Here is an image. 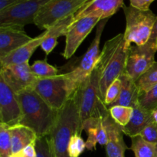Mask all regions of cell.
<instances>
[{"label":"cell","mask_w":157,"mask_h":157,"mask_svg":"<svg viewBox=\"0 0 157 157\" xmlns=\"http://www.w3.org/2000/svg\"><path fill=\"white\" fill-rule=\"evenodd\" d=\"M104 124L108 135V142L106 147L107 157H125V152L129 147L124 140V132L110 114L104 117Z\"/></svg>","instance_id":"16"},{"label":"cell","mask_w":157,"mask_h":157,"mask_svg":"<svg viewBox=\"0 0 157 157\" xmlns=\"http://www.w3.org/2000/svg\"><path fill=\"white\" fill-rule=\"evenodd\" d=\"M21 119L18 94L0 77V123L13 127L19 124Z\"/></svg>","instance_id":"13"},{"label":"cell","mask_w":157,"mask_h":157,"mask_svg":"<svg viewBox=\"0 0 157 157\" xmlns=\"http://www.w3.org/2000/svg\"><path fill=\"white\" fill-rule=\"evenodd\" d=\"M148 41L151 43V44L157 49V17L156 21H155L154 25H153V30H152L151 36H150Z\"/></svg>","instance_id":"36"},{"label":"cell","mask_w":157,"mask_h":157,"mask_svg":"<svg viewBox=\"0 0 157 157\" xmlns=\"http://www.w3.org/2000/svg\"><path fill=\"white\" fill-rule=\"evenodd\" d=\"M90 1H92V0H88V1H87V2H90ZM85 4H86V3H85ZM85 4H84V5H85Z\"/></svg>","instance_id":"39"},{"label":"cell","mask_w":157,"mask_h":157,"mask_svg":"<svg viewBox=\"0 0 157 157\" xmlns=\"http://www.w3.org/2000/svg\"><path fill=\"white\" fill-rule=\"evenodd\" d=\"M152 114H153V121H154V122L157 124V110H155V111H153V113H152Z\"/></svg>","instance_id":"37"},{"label":"cell","mask_w":157,"mask_h":157,"mask_svg":"<svg viewBox=\"0 0 157 157\" xmlns=\"http://www.w3.org/2000/svg\"><path fill=\"white\" fill-rule=\"evenodd\" d=\"M155 0H130V6L140 10H150V6Z\"/></svg>","instance_id":"33"},{"label":"cell","mask_w":157,"mask_h":157,"mask_svg":"<svg viewBox=\"0 0 157 157\" xmlns=\"http://www.w3.org/2000/svg\"><path fill=\"white\" fill-rule=\"evenodd\" d=\"M0 77L16 94L27 89H33L38 78L32 73L29 61L1 67Z\"/></svg>","instance_id":"11"},{"label":"cell","mask_w":157,"mask_h":157,"mask_svg":"<svg viewBox=\"0 0 157 157\" xmlns=\"http://www.w3.org/2000/svg\"><path fill=\"white\" fill-rule=\"evenodd\" d=\"M79 86L68 72L38 78L33 89L51 107L59 110Z\"/></svg>","instance_id":"4"},{"label":"cell","mask_w":157,"mask_h":157,"mask_svg":"<svg viewBox=\"0 0 157 157\" xmlns=\"http://www.w3.org/2000/svg\"><path fill=\"white\" fill-rule=\"evenodd\" d=\"M18 157H36V149L35 143L31 144L25 147L22 150L17 153Z\"/></svg>","instance_id":"34"},{"label":"cell","mask_w":157,"mask_h":157,"mask_svg":"<svg viewBox=\"0 0 157 157\" xmlns=\"http://www.w3.org/2000/svg\"><path fill=\"white\" fill-rule=\"evenodd\" d=\"M24 0H0V12L18 4Z\"/></svg>","instance_id":"35"},{"label":"cell","mask_w":157,"mask_h":157,"mask_svg":"<svg viewBox=\"0 0 157 157\" xmlns=\"http://www.w3.org/2000/svg\"><path fill=\"white\" fill-rule=\"evenodd\" d=\"M32 39L25 33L24 28L0 26V58L9 55Z\"/></svg>","instance_id":"15"},{"label":"cell","mask_w":157,"mask_h":157,"mask_svg":"<svg viewBox=\"0 0 157 157\" xmlns=\"http://www.w3.org/2000/svg\"><path fill=\"white\" fill-rule=\"evenodd\" d=\"M36 157H56L48 136L38 137L35 142Z\"/></svg>","instance_id":"29"},{"label":"cell","mask_w":157,"mask_h":157,"mask_svg":"<svg viewBox=\"0 0 157 157\" xmlns=\"http://www.w3.org/2000/svg\"><path fill=\"white\" fill-rule=\"evenodd\" d=\"M119 78L121 81V94L118 99L113 103L108 109L113 106H125L134 108L139 105V91L136 87V81L126 73L121 75Z\"/></svg>","instance_id":"20"},{"label":"cell","mask_w":157,"mask_h":157,"mask_svg":"<svg viewBox=\"0 0 157 157\" xmlns=\"http://www.w3.org/2000/svg\"><path fill=\"white\" fill-rule=\"evenodd\" d=\"M32 73L38 78H51L59 75L58 70L47 62L46 59L35 61L31 65Z\"/></svg>","instance_id":"26"},{"label":"cell","mask_w":157,"mask_h":157,"mask_svg":"<svg viewBox=\"0 0 157 157\" xmlns=\"http://www.w3.org/2000/svg\"><path fill=\"white\" fill-rule=\"evenodd\" d=\"M11 154L12 140L9 126L0 123V157H7Z\"/></svg>","instance_id":"28"},{"label":"cell","mask_w":157,"mask_h":157,"mask_svg":"<svg viewBox=\"0 0 157 157\" xmlns=\"http://www.w3.org/2000/svg\"><path fill=\"white\" fill-rule=\"evenodd\" d=\"M138 104L141 107L152 113L157 110V84L148 91L139 94Z\"/></svg>","instance_id":"27"},{"label":"cell","mask_w":157,"mask_h":157,"mask_svg":"<svg viewBox=\"0 0 157 157\" xmlns=\"http://www.w3.org/2000/svg\"><path fill=\"white\" fill-rule=\"evenodd\" d=\"M110 114V113H109ZM105 117H90L82 124V131L87 133L86 148L88 150H96L97 144L106 146L108 142V135L104 124Z\"/></svg>","instance_id":"17"},{"label":"cell","mask_w":157,"mask_h":157,"mask_svg":"<svg viewBox=\"0 0 157 157\" xmlns=\"http://www.w3.org/2000/svg\"><path fill=\"white\" fill-rule=\"evenodd\" d=\"M126 17V30L124 33L126 45L132 43L141 46L147 44L152 34L156 15L151 10L143 11L131 6L123 7Z\"/></svg>","instance_id":"6"},{"label":"cell","mask_w":157,"mask_h":157,"mask_svg":"<svg viewBox=\"0 0 157 157\" xmlns=\"http://www.w3.org/2000/svg\"><path fill=\"white\" fill-rule=\"evenodd\" d=\"M74 15L67 16L55 23L54 25L45 30V37L41 44V48L45 53L46 56L49 55L58 44V39L61 35L65 36L67 29L74 21Z\"/></svg>","instance_id":"19"},{"label":"cell","mask_w":157,"mask_h":157,"mask_svg":"<svg viewBox=\"0 0 157 157\" xmlns=\"http://www.w3.org/2000/svg\"><path fill=\"white\" fill-rule=\"evenodd\" d=\"M140 135L147 142L157 144V124L154 121H152L144 129Z\"/></svg>","instance_id":"32"},{"label":"cell","mask_w":157,"mask_h":157,"mask_svg":"<svg viewBox=\"0 0 157 157\" xmlns=\"http://www.w3.org/2000/svg\"><path fill=\"white\" fill-rule=\"evenodd\" d=\"M51 0H24L0 12V26L24 28L35 22L36 15Z\"/></svg>","instance_id":"8"},{"label":"cell","mask_w":157,"mask_h":157,"mask_svg":"<svg viewBox=\"0 0 157 157\" xmlns=\"http://www.w3.org/2000/svg\"><path fill=\"white\" fill-rule=\"evenodd\" d=\"M12 140V154H17L28 145L36 142L38 136L29 127L21 124L9 127Z\"/></svg>","instance_id":"22"},{"label":"cell","mask_w":157,"mask_h":157,"mask_svg":"<svg viewBox=\"0 0 157 157\" xmlns=\"http://www.w3.org/2000/svg\"><path fill=\"white\" fill-rule=\"evenodd\" d=\"M131 147L135 157H157V144L146 141L140 135L132 136Z\"/></svg>","instance_id":"23"},{"label":"cell","mask_w":157,"mask_h":157,"mask_svg":"<svg viewBox=\"0 0 157 157\" xmlns=\"http://www.w3.org/2000/svg\"><path fill=\"white\" fill-rule=\"evenodd\" d=\"M86 149V142L81 137V135L76 133L69 142L68 155L70 157H79Z\"/></svg>","instance_id":"30"},{"label":"cell","mask_w":157,"mask_h":157,"mask_svg":"<svg viewBox=\"0 0 157 157\" xmlns=\"http://www.w3.org/2000/svg\"><path fill=\"white\" fill-rule=\"evenodd\" d=\"M157 49L150 42L141 46H130L128 49L125 73L137 81L153 64Z\"/></svg>","instance_id":"9"},{"label":"cell","mask_w":157,"mask_h":157,"mask_svg":"<svg viewBox=\"0 0 157 157\" xmlns=\"http://www.w3.org/2000/svg\"><path fill=\"white\" fill-rule=\"evenodd\" d=\"M7 157H18V156L17 154H11L10 156H9Z\"/></svg>","instance_id":"38"},{"label":"cell","mask_w":157,"mask_h":157,"mask_svg":"<svg viewBox=\"0 0 157 157\" xmlns=\"http://www.w3.org/2000/svg\"><path fill=\"white\" fill-rule=\"evenodd\" d=\"M108 110L111 117L121 127L128 124L133 113V108L125 106H113Z\"/></svg>","instance_id":"25"},{"label":"cell","mask_w":157,"mask_h":157,"mask_svg":"<svg viewBox=\"0 0 157 157\" xmlns=\"http://www.w3.org/2000/svg\"><path fill=\"white\" fill-rule=\"evenodd\" d=\"M45 31L38 36L35 37L31 41L13 51L9 55L0 58V66L12 65L22 64L29 61L32 55L38 47H40L45 37Z\"/></svg>","instance_id":"18"},{"label":"cell","mask_w":157,"mask_h":157,"mask_svg":"<svg viewBox=\"0 0 157 157\" xmlns=\"http://www.w3.org/2000/svg\"><path fill=\"white\" fill-rule=\"evenodd\" d=\"M152 121H153L152 112L138 105L133 108V113L130 122L127 126L122 127V130L124 134L130 137L137 136Z\"/></svg>","instance_id":"21"},{"label":"cell","mask_w":157,"mask_h":157,"mask_svg":"<svg viewBox=\"0 0 157 157\" xmlns=\"http://www.w3.org/2000/svg\"><path fill=\"white\" fill-rule=\"evenodd\" d=\"M139 94L148 91L157 84V61L136 81Z\"/></svg>","instance_id":"24"},{"label":"cell","mask_w":157,"mask_h":157,"mask_svg":"<svg viewBox=\"0 0 157 157\" xmlns=\"http://www.w3.org/2000/svg\"><path fill=\"white\" fill-rule=\"evenodd\" d=\"M88 0H51L36 15L34 24L47 30L60 20L75 15Z\"/></svg>","instance_id":"7"},{"label":"cell","mask_w":157,"mask_h":157,"mask_svg":"<svg viewBox=\"0 0 157 157\" xmlns=\"http://www.w3.org/2000/svg\"><path fill=\"white\" fill-rule=\"evenodd\" d=\"M121 90V81L120 78L115 80L107 88L105 95L104 104L108 108L113 103H114L119 98Z\"/></svg>","instance_id":"31"},{"label":"cell","mask_w":157,"mask_h":157,"mask_svg":"<svg viewBox=\"0 0 157 157\" xmlns=\"http://www.w3.org/2000/svg\"><path fill=\"white\" fill-rule=\"evenodd\" d=\"M21 110L19 124L32 129L38 137L49 136L59 110L51 107L34 89L17 94Z\"/></svg>","instance_id":"1"},{"label":"cell","mask_w":157,"mask_h":157,"mask_svg":"<svg viewBox=\"0 0 157 157\" xmlns=\"http://www.w3.org/2000/svg\"><path fill=\"white\" fill-rule=\"evenodd\" d=\"M129 48L126 45L123 33L116 35L104 44L97 63L100 71V96L104 104L107 88L125 73Z\"/></svg>","instance_id":"3"},{"label":"cell","mask_w":157,"mask_h":157,"mask_svg":"<svg viewBox=\"0 0 157 157\" xmlns=\"http://www.w3.org/2000/svg\"><path fill=\"white\" fill-rule=\"evenodd\" d=\"M107 20L108 19L101 20L98 23L96 35L90 45L89 46L88 49L84 56L81 58L79 64L76 67H75L71 71L69 72L72 78L79 85L90 75L99 60L101 53L100 51V43H101L103 31H104Z\"/></svg>","instance_id":"10"},{"label":"cell","mask_w":157,"mask_h":157,"mask_svg":"<svg viewBox=\"0 0 157 157\" xmlns=\"http://www.w3.org/2000/svg\"><path fill=\"white\" fill-rule=\"evenodd\" d=\"M124 6V0H92L75 14L73 22L87 16L97 17L101 20L108 19Z\"/></svg>","instance_id":"14"},{"label":"cell","mask_w":157,"mask_h":157,"mask_svg":"<svg viewBox=\"0 0 157 157\" xmlns=\"http://www.w3.org/2000/svg\"><path fill=\"white\" fill-rule=\"evenodd\" d=\"M101 20L97 17L87 16L75 21L66 33L65 48L62 55L66 59L71 58L81 43Z\"/></svg>","instance_id":"12"},{"label":"cell","mask_w":157,"mask_h":157,"mask_svg":"<svg viewBox=\"0 0 157 157\" xmlns=\"http://www.w3.org/2000/svg\"><path fill=\"white\" fill-rule=\"evenodd\" d=\"M81 133L78 88L59 110L56 122L48 136L55 156L70 157L67 151L69 142L74 135Z\"/></svg>","instance_id":"2"},{"label":"cell","mask_w":157,"mask_h":157,"mask_svg":"<svg viewBox=\"0 0 157 157\" xmlns=\"http://www.w3.org/2000/svg\"><path fill=\"white\" fill-rule=\"evenodd\" d=\"M99 83L100 71L96 64L90 75L78 87L81 128L82 124L89 118L106 117L110 113L101 99Z\"/></svg>","instance_id":"5"}]
</instances>
